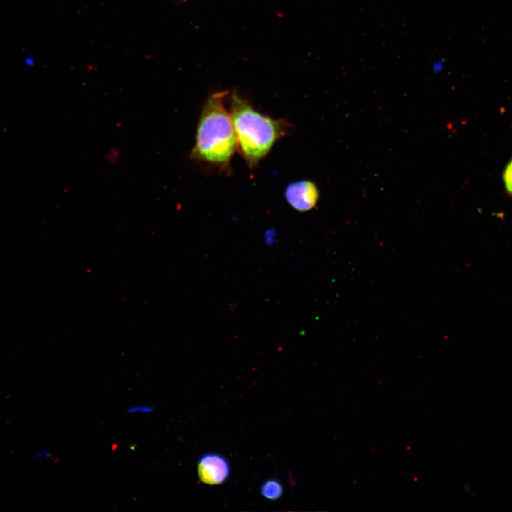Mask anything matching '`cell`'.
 <instances>
[{"mask_svg":"<svg viewBox=\"0 0 512 512\" xmlns=\"http://www.w3.org/2000/svg\"><path fill=\"white\" fill-rule=\"evenodd\" d=\"M230 114L238 147L250 167L263 159L274 144L290 130L287 121L262 114L236 92L230 95Z\"/></svg>","mask_w":512,"mask_h":512,"instance_id":"cell-1","label":"cell"},{"mask_svg":"<svg viewBox=\"0 0 512 512\" xmlns=\"http://www.w3.org/2000/svg\"><path fill=\"white\" fill-rule=\"evenodd\" d=\"M228 92L212 94L206 100L199 118L195 144L191 156L193 159L226 166L238 147L230 114L223 100Z\"/></svg>","mask_w":512,"mask_h":512,"instance_id":"cell-2","label":"cell"},{"mask_svg":"<svg viewBox=\"0 0 512 512\" xmlns=\"http://www.w3.org/2000/svg\"><path fill=\"white\" fill-rule=\"evenodd\" d=\"M197 471L201 482L219 485L229 478L231 469L225 457L216 452H208L199 459Z\"/></svg>","mask_w":512,"mask_h":512,"instance_id":"cell-3","label":"cell"},{"mask_svg":"<svg viewBox=\"0 0 512 512\" xmlns=\"http://www.w3.org/2000/svg\"><path fill=\"white\" fill-rule=\"evenodd\" d=\"M284 195L290 206L301 212L312 209L319 199V191L316 185L306 180L290 183L287 187Z\"/></svg>","mask_w":512,"mask_h":512,"instance_id":"cell-4","label":"cell"},{"mask_svg":"<svg viewBox=\"0 0 512 512\" xmlns=\"http://www.w3.org/2000/svg\"><path fill=\"white\" fill-rule=\"evenodd\" d=\"M284 486L277 479L271 478L265 480L261 485V495L271 501L279 499L283 494Z\"/></svg>","mask_w":512,"mask_h":512,"instance_id":"cell-5","label":"cell"},{"mask_svg":"<svg viewBox=\"0 0 512 512\" xmlns=\"http://www.w3.org/2000/svg\"><path fill=\"white\" fill-rule=\"evenodd\" d=\"M503 179L507 193L512 196V159L504 169Z\"/></svg>","mask_w":512,"mask_h":512,"instance_id":"cell-6","label":"cell"},{"mask_svg":"<svg viewBox=\"0 0 512 512\" xmlns=\"http://www.w3.org/2000/svg\"><path fill=\"white\" fill-rule=\"evenodd\" d=\"M182 1H185L186 0H182Z\"/></svg>","mask_w":512,"mask_h":512,"instance_id":"cell-7","label":"cell"}]
</instances>
